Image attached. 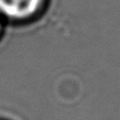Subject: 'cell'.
Returning a JSON list of instances; mask_svg holds the SVG:
<instances>
[{
  "label": "cell",
  "mask_w": 120,
  "mask_h": 120,
  "mask_svg": "<svg viewBox=\"0 0 120 120\" xmlns=\"http://www.w3.org/2000/svg\"><path fill=\"white\" fill-rule=\"evenodd\" d=\"M43 0H0V12L12 18H25L39 8Z\"/></svg>",
  "instance_id": "6da1fadb"
}]
</instances>
